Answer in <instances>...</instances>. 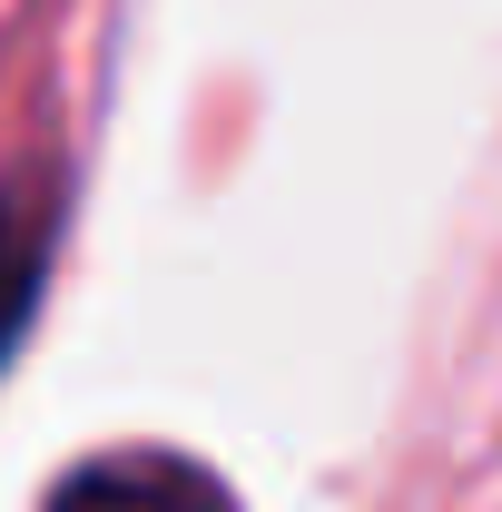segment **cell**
Wrapping results in <instances>:
<instances>
[{"label": "cell", "instance_id": "2", "mask_svg": "<svg viewBox=\"0 0 502 512\" xmlns=\"http://www.w3.org/2000/svg\"><path fill=\"white\" fill-rule=\"evenodd\" d=\"M40 256H50V188H10L0 197V345L20 335V316H30Z\"/></svg>", "mask_w": 502, "mask_h": 512}, {"label": "cell", "instance_id": "1", "mask_svg": "<svg viewBox=\"0 0 502 512\" xmlns=\"http://www.w3.org/2000/svg\"><path fill=\"white\" fill-rule=\"evenodd\" d=\"M50 512H227V493H217L197 463H168V453H119V463L69 473Z\"/></svg>", "mask_w": 502, "mask_h": 512}]
</instances>
